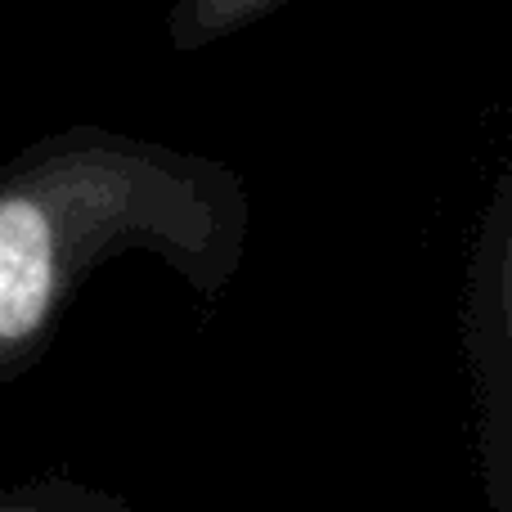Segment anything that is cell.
I'll return each instance as SVG.
<instances>
[{"instance_id":"6da1fadb","label":"cell","mask_w":512,"mask_h":512,"mask_svg":"<svg viewBox=\"0 0 512 512\" xmlns=\"http://www.w3.org/2000/svg\"><path fill=\"white\" fill-rule=\"evenodd\" d=\"M239 239L230 176L198 158L77 131L0 171V378L18 373L63 301L122 248H158L180 270L230 274Z\"/></svg>"},{"instance_id":"7a4b0ae2","label":"cell","mask_w":512,"mask_h":512,"mask_svg":"<svg viewBox=\"0 0 512 512\" xmlns=\"http://www.w3.org/2000/svg\"><path fill=\"white\" fill-rule=\"evenodd\" d=\"M283 0H176L171 9V45L176 50H203V45L234 36L261 14L279 9Z\"/></svg>"},{"instance_id":"3957f363","label":"cell","mask_w":512,"mask_h":512,"mask_svg":"<svg viewBox=\"0 0 512 512\" xmlns=\"http://www.w3.org/2000/svg\"><path fill=\"white\" fill-rule=\"evenodd\" d=\"M0 512H32V508H18V504H0Z\"/></svg>"}]
</instances>
